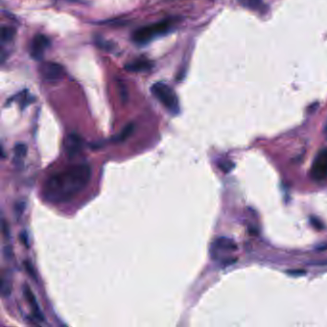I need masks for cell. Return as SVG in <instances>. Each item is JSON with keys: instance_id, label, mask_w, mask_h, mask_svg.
Returning <instances> with one entry per match:
<instances>
[{"instance_id": "7", "label": "cell", "mask_w": 327, "mask_h": 327, "mask_svg": "<svg viewBox=\"0 0 327 327\" xmlns=\"http://www.w3.org/2000/svg\"><path fill=\"white\" fill-rule=\"evenodd\" d=\"M237 249V246L234 240L226 237H220L217 240L213 242L211 253L214 258H217L220 253L228 252V251H235Z\"/></svg>"}, {"instance_id": "17", "label": "cell", "mask_w": 327, "mask_h": 327, "mask_svg": "<svg viewBox=\"0 0 327 327\" xmlns=\"http://www.w3.org/2000/svg\"><path fill=\"white\" fill-rule=\"evenodd\" d=\"M305 272L304 271H289L288 275L290 276H294V277H298V276H302L304 275Z\"/></svg>"}, {"instance_id": "10", "label": "cell", "mask_w": 327, "mask_h": 327, "mask_svg": "<svg viewBox=\"0 0 327 327\" xmlns=\"http://www.w3.org/2000/svg\"><path fill=\"white\" fill-rule=\"evenodd\" d=\"M152 66H153L152 62H150L149 60H147L145 58H140V59H137L136 61L127 64L125 66V68L128 71H132V72H141V71L150 70L152 68Z\"/></svg>"}, {"instance_id": "14", "label": "cell", "mask_w": 327, "mask_h": 327, "mask_svg": "<svg viewBox=\"0 0 327 327\" xmlns=\"http://www.w3.org/2000/svg\"><path fill=\"white\" fill-rule=\"evenodd\" d=\"M11 285H10V281L5 280V279H2V281H1V291H2V296L4 297H7V296H10V293H11Z\"/></svg>"}, {"instance_id": "16", "label": "cell", "mask_w": 327, "mask_h": 327, "mask_svg": "<svg viewBox=\"0 0 327 327\" xmlns=\"http://www.w3.org/2000/svg\"><path fill=\"white\" fill-rule=\"evenodd\" d=\"M234 163L231 162V161H226V162L221 163V164L219 165V167L221 168V170L225 172V173H228V172L231 171V170L234 168Z\"/></svg>"}, {"instance_id": "9", "label": "cell", "mask_w": 327, "mask_h": 327, "mask_svg": "<svg viewBox=\"0 0 327 327\" xmlns=\"http://www.w3.org/2000/svg\"><path fill=\"white\" fill-rule=\"evenodd\" d=\"M23 294H24V296H25L27 302L29 303V305H30V307L32 308V311H33L34 316L38 319V321H44V316H43V314L41 312V309L39 307V304H38V301L36 299V296L33 294L31 289L29 288L28 285H25L24 286Z\"/></svg>"}, {"instance_id": "18", "label": "cell", "mask_w": 327, "mask_h": 327, "mask_svg": "<svg viewBox=\"0 0 327 327\" xmlns=\"http://www.w3.org/2000/svg\"><path fill=\"white\" fill-rule=\"evenodd\" d=\"M323 133H324V136H325V138H326V139L327 140V122H326V124H325V126H324V129H323Z\"/></svg>"}, {"instance_id": "3", "label": "cell", "mask_w": 327, "mask_h": 327, "mask_svg": "<svg viewBox=\"0 0 327 327\" xmlns=\"http://www.w3.org/2000/svg\"><path fill=\"white\" fill-rule=\"evenodd\" d=\"M170 28L169 21H160L155 24L144 26L138 29L133 34V41L138 45H146L164 34H166Z\"/></svg>"}, {"instance_id": "6", "label": "cell", "mask_w": 327, "mask_h": 327, "mask_svg": "<svg viewBox=\"0 0 327 327\" xmlns=\"http://www.w3.org/2000/svg\"><path fill=\"white\" fill-rule=\"evenodd\" d=\"M50 41L47 36L38 34L33 38L30 46L31 57L36 61H41L44 57L45 52L50 47Z\"/></svg>"}, {"instance_id": "15", "label": "cell", "mask_w": 327, "mask_h": 327, "mask_svg": "<svg viewBox=\"0 0 327 327\" xmlns=\"http://www.w3.org/2000/svg\"><path fill=\"white\" fill-rule=\"evenodd\" d=\"M133 131H134V125H128V126L125 128L124 131L119 135L118 140L120 141L125 140L129 136H131V134L133 133Z\"/></svg>"}, {"instance_id": "5", "label": "cell", "mask_w": 327, "mask_h": 327, "mask_svg": "<svg viewBox=\"0 0 327 327\" xmlns=\"http://www.w3.org/2000/svg\"><path fill=\"white\" fill-rule=\"evenodd\" d=\"M39 70L43 78L49 82L60 81L64 76V68L57 62H43L40 65Z\"/></svg>"}, {"instance_id": "1", "label": "cell", "mask_w": 327, "mask_h": 327, "mask_svg": "<svg viewBox=\"0 0 327 327\" xmlns=\"http://www.w3.org/2000/svg\"><path fill=\"white\" fill-rule=\"evenodd\" d=\"M91 179L92 167L89 164L71 166L47 179L43 190L44 197L49 203H67L87 187Z\"/></svg>"}, {"instance_id": "4", "label": "cell", "mask_w": 327, "mask_h": 327, "mask_svg": "<svg viewBox=\"0 0 327 327\" xmlns=\"http://www.w3.org/2000/svg\"><path fill=\"white\" fill-rule=\"evenodd\" d=\"M312 179L322 182L327 178V148L322 149L315 156L311 167Z\"/></svg>"}, {"instance_id": "2", "label": "cell", "mask_w": 327, "mask_h": 327, "mask_svg": "<svg viewBox=\"0 0 327 327\" xmlns=\"http://www.w3.org/2000/svg\"><path fill=\"white\" fill-rule=\"evenodd\" d=\"M151 92L165 109H168L174 114L179 113V99L175 91L170 86L162 82H157L151 87Z\"/></svg>"}, {"instance_id": "13", "label": "cell", "mask_w": 327, "mask_h": 327, "mask_svg": "<svg viewBox=\"0 0 327 327\" xmlns=\"http://www.w3.org/2000/svg\"><path fill=\"white\" fill-rule=\"evenodd\" d=\"M27 153V146L23 143H18L15 147V155L16 159H21L26 156Z\"/></svg>"}, {"instance_id": "12", "label": "cell", "mask_w": 327, "mask_h": 327, "mask_svg": "<svg viewBox=\"0 0 327 327\" xmlns=\"http://www.w3.org/2000/svg\"><path fill=\"white\" fill-rule=\"evenodd\" d=\"M244 5L253 10H261L264 8L262 0H240Z\"/></svg>"}, {"instance_id": "8", "label": "cell", "mask_w": 327, "mask_h": 327, "mask_svg": "<svg viewBox=\"0 0 327 327\" xmlns=\"http://www.w3.org/2000/svg\"><path fill=\"white\" fill-rule=\"evenodd\" d=\"M82 147H83V140L76 134L68 135L64 140V150L70 157L79 154Z\"/></svg>"}, {"instance_id": "11", "label": "cell", "mask_w": 327, "mask_h": 327, "mask_svg": "<svg viewBox=\"0 0 327 327\" xmlns=\"http://www.w3.org/2000/svg\"><path fill=\"white\" fill-rule=\"evenodd\" d=\"M15 29L11 27H2L1 29V40L3 43H8L12 41L15 37Z\"/></svg>"}]
</instances>
